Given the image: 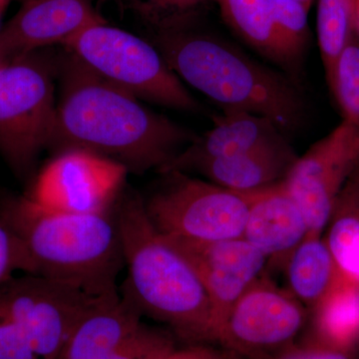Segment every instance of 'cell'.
Instances as JSON below:
<instances>
[{
  "instance_id": "obj_1",
  "label": "cell",
  "mask_w": 359,
  "mask_h": 359,
  "mask_svg": "<svg viewBox=\"0 0 359 359\" xmlns=\"http://www.w3.org/2000/svg\"><path fill=\"white\" fill-rule=\"evenodd\" d=\"M48 147L86 151L121 163L129 172L160 171L196 135L88 69L67 50Z\"/></svg>"
},
{
  "instance_id": "obj_2",
  "label": "cell",
  "mask_w": 359,
  "mask_h": 359,
  "mask_svg": "<svg viewBox=\"0 0 359 359\" xmlns=\"http://www.w3.org/2000/svg\"><path fill=\"white\" fill-rule=\"evenodd\" d=\"M114 214L128 269L120 294L183 344H214L216 320L209 294L185 255L151 222L145 201L135 192L125 194Z\"/></svg>"
},
{
  "instance_id": "obj_3",
  "label": "cell",
  "mask_w": 359,
  "mask_h": 359,
  "mask_svg": "<svg viewBox=\"0 0 359 359\" xmlns=\"http://www.w3.org/2000/svg\"><path fill=\"white\" fill-rule=\"evenodd\" d=\"M0 217L18 233L35 275L94 297L117 292L124 255L114 209L102 214L51 211L29 197H7Z\"/></svg>"
},
{
  "instance_id": "obj_4",
  "label": "cell",
  "mask_w": 359,
  "mask_h": 359,
  "mask_svg": "<svg viewBox=\"0 0 359 359\" xmlns=\"http://www.w3.org/2000/svg\"><path fill=\"white\" fill-rule=\"evenodd\" d=\"M156 45L177 76L224 111L268 118L285 136L302 127L306 106L294 80L222 40L183 28L159 32Z\"/></svg>"
},
{
  "instance_id": "obj_5",
  "label": "cell",
  "mask_w": 359,
  "mask_h": 359,
  "mask_svg": "<svg viewBox=\"0 0 359 359\" xmlns=\"http://www.w3.org/2000/svg\"><path fill=\"white\" fill-rule=\"evenodd\" d=\"M65 46L92 72L138 99L189 112L202 111L160 51L132 33L99 23Z\"/></svg>"
},
{
  "instance_id": "obj_6",
  "label": "cell",
  "mask_w": 359,
  "mask_h": 359,
  "mask_svg": "<svg viewBox=\"0 0 359 359\" xmlns=\"http://www.w3.org/2000/svg\"><path fill=\"white\" fill-rule=\"evenodd\" d=\"M33 53L0 65V154L20 174L48 147L55 118L53 68Z\"/></svg>"
},
{
  "instance_id": "obj_7",
  "label": "cell",
  "mask_w": 359,
  "mask_h": 359,
  "mask_svg": "<svg viewBox=\"0 0 359 359\" xmlns=\"http://www.w3.org/2000/svg\"><path fill=\"white\" fill-rule=\"evenodd\" d=\"M164 185L146 201L149 218L168 238L208 243L243 238L252 193H238L169 172Z\"/></svg>"
},
{
  "instance_id": "obj_8",
  "label": "cell",
  "mask_w": 359,
  "mask_h": 359,
  "mask_svg": "<svg viewBox=\"0 0 359 359\" xmlns=\"http://www.w3.org/2000/svg\"><path fill=\"white\" fill-rule=\"evenodd\" d=\"M308 318L289 290L262 276L224 316L214 344L238 359H268L297 341Z\"/></svg>"
},
{
  "instance_id": "obj_9",
  "label": "cell",
  "mask_w": 359,
  "mask_h": 359,
  "mask_svg": "<svg viewBox=\"0 0 359 359\" xmlns=\"http://www.w3.org/2000/svg\"><path fill=\"white\" fill-rule=\"evenodd\" d=\"M102 297L25 275L0 285V309L20 327L37 358L56 359L77 323Z\"/></svg>"
},
{
  "instance_id": "obj_10",
  "label": "cell",
  "mask_w": 359,
  "mask_h": 359,
  "mask_svg": "<svg viewBox=\"0 0 359 359\" xmlns=\"http://www.w3.org/2000/svg\"><path fill=\"white\" fill-rule=\"evenodd\" d=\"M133 302L104 295L84 314L56 359H157L176 346L171 332L150 327Z\"/></svg>"
},
{
  "instance_id": "obj_11",
  "label": "cell",
  "mask_w": 359,
  "mask_h": 359,
  "mask_svg": "<svg viewBox=\"0 0 359 359\" xmlns=\"http://www.w3.org/2000/svg\"><path fill=\"white\" fill-rule=\"evenodd\" d=\"M358 162L359 126L346 120L297 157L283 184L302 210L309 235L325 233L335 199Z\"/></svg>"
},
{
  "instance_id": "obj_12",
  "label": "cell",
  "mask_w": 359,
  "mask_h": 359,
  "mask_svg": "<svg viewBox=\"0 0 359 359\" xmlns=\"http://www.w3.org/2000/svg\"><path fill=\"white\" fill-rule=\"evenodd\" d=\"M128 172L102 156L65 151L42 169L29 198L51 211L102 214L114 209Z\"/></svg>"
},
{
  "instance_id": "obj_13",
  "label": "cell",
  "mask_w": 359,
  "mask_h": 359,
  "mask_svg": "<svg viewBox=\"0 0 359 359\" xmlns=\"http://www.w3.org/2000/svg\"><path fill=\"white\" fill-rule=\"evenodd\" d=\"M168 238L197 271L214 309L216 335L231 306L264 276L268 259L244 238L208 243Z\"/></svg>"
},
{
  "instance_id": "obj_14",
  "label": "cell",
  "mask_w": 359,
  "mask_h": 359,
  "mask_svg": "<svg viewBox=\"0 0 359 359\" xmlns=\"http://www.w3.org/2000/svg\"><path fill=\"white\" fill-rule=\"evenodd\" d=\"M103 22L90 0H26L0 32V58L9 61L41 47L65 45Z\"/></svg>"
},
{
  "instance_id": "obj_15",
  "label": "cell",
  "mask_w": 359,
  "mask_h": 359,
  "mask_svg": "<svg viewBox=\"0 0 359 359\" xmlns=\"http://www.w3.org/2000/svg\"><path fill=\"white\" fill-rule=\"evenodd\" d=\"M306 218L282 183L252 193L244 236L266 257L269 264L285 266L306 236Z\"/></svg>"
},
{
  "instance_id": "obj_16",
  "label": "cell",
  "mask_w": 359,
  "mask_h": 359,
  "mask_svg": "<svg viewBox=\"0 0 359 359\" xmlns=\"http://www.w3.org/2000/svg\"><path fill=\"white\" fill-rule=\"evenodd\" d=\"M285 137L268 118L243 111L224 110L223 115L215 119L209 131L196 137L159 172L187 173L199 163L244 154Z\"/></svg>"
},
{
  "instance_id": "obj_17",
  "label": "cell",
  "mask_w": 359,
  "mask_h": 359,
  "mask_svg": "<svg viewBox=\"0 0 359 359\" xmlns=\"http://www.w3.org/2000/svg\"><path fill=\"white\" fill-rule=\"evenodd\" d=\"M297 156L287 137L244 154L207 161L191 168L208 181L238 193H256L282 183Z\"/></svg>"
},
{
  "instance_id": "obj_18",
  "label": "cell",
  "mask_w": 359,
  "mask_h": 359,
  "mask_svg": "<svg viewBox=\"0 0 359 359\" xmlns=\"http://www.w3.org/2000/svg\"><path fill=\"white\" fill-rule=\"evenodd\" d=\"M231 26L264 57L297 75L299 56L283 34L273 0H219Z\"/></svg>"
},
{
  "instance_id": "obj_19",
  "label": "cell",
  "mask_w": 359,
  "mask_h": 359,
  "mask_svg": "<svg viewBox=\"0 0 359 359\" xmlns=\"http://www.w3.org/2000/svg\"><path fill=\"white\" fill-rule=\"evenodd\" d=\"M290 294L313 309L340 278L332 252L323 236L309 235L285 262Z\"/></svg>"
},
{
  "instance_id": "obj_20",
  "label": "cell",
  "mask_w": 359,
  "mask_h": 359,
  "mask_svg": "<svg viewBox=\"0 0 359 359\" xmlns=\"http://www.w3.org/2000/svg\"><path fill=\"white\" fill-rule=\"evenodd\" d=\"M325 231L340 276L359 285V162L335 199Z\"/></svg>"
},
{
  "instance_id": "obj_21",
  "label": "cell",
  "mask_w": 359,
  "mask_h": 359,
  "mask_svg": "<svg viewBox=\"0 0 359 359\" xmlns=\"http://www.w3.org/2000/svg\"><path fill=\"white\" fill-rule=\"evenodd\" d=\"M311 339L339 348L358 351L359 346V285L340 276L313 309Z\"/></svg>"
},
{
  "instance_id": "obj_22",
  "label": "cell",
  "mask_w": 359,
  "mask_h": 359,
  "mask_svg": "<svg viewBox=\"0 0 359 359\" xmlns=\"http://www.w3.org/2000/svg\"><path fill=\"white\" fill-rule=\"evenodd\" d=\"M318 39L327 79L356 30V0H318Z\"/></svg>"
},
{
  "instance_id": "obj_23",
  "label": "cell",
  "mask_w": 359,
  "mask_h": 359,
  "mask_svg": "<svg viewBox=\"0 0 359 359\" xmlns=\"http://www.w3.org/2000/svg\"><path fill=\"white\" fill-rule=\"evenodd\" d=\"M327 80L344 120L359 126V36L340 52Z\"/></svg>"
},
{
  "instance_id": "obj_24",
  "label": "cell",
  "mask_w": 359,
  "mask_h": 359,
  "mask_svg": "<svg viewBox=\"0 0 359 359\" xmlns=\"http://www.w3.org/2000/svg\"><path fill=\"white\" fill-rule=\"evenodd\" d=\"M20 271L35 275L34 264L18 233L0 217V285Z\"/></svg>"
},
{
  "instance_id": "obj_25",
  "label": "cell",
  "mask_w": 359,
  "mask_h": 359,
  "mask_svg": "<svg viewBox=\"0 0 359 359\" xmlns=\"http://www.w3.org/2000/svg\"><path fill=\"white\" fill-rule=\"evenodd\" d=\"M203 0H133L135 8L159 28V32L183 27L187 13Z\"/></svg>"
},
{
  "instance_id": "obj_26",
  "label": "cell",
  "mask_w": 359,
  "mask_h": 359,
  "mask_svg": "<svg viewBox=\"0 0 359 359\" xmlns=\"http://www.w3.org/2000/svg\"><path fill=\"white\" fill-rule=\"evenodd\" d=\"M273 7L283 34L302 57L308 37L309 7L295 0H273Z\"/></svg>"
},
{
  "instance_id": "obj_27",
  "label": "cell",
  "mask_w": 359,
  "mask_h": 359,
  "mask_svg": "<svg viewBox=\"0 0 359 359\" xmlns=\"http://www.w3.org/2000/svg\"><path fill=\"white\" fill-rule=\"evenodd\" d=\"M268 359H359L358 351L328 346L313 339L295 341Z\"/></svg>"
},
{
  "instance_id": "obj_28",
  "label": "cell",
  "mask_w": 359,
  "mask_h": 359,
  "mask_svg": "<svg viewBox=\"0 0 359 359\" xmlns=\"http://www.w3.org/2000/svg\"><path fill=\"white\" fill-rule=\"evenodd\" d=\"M0 359H39L22 330L1 309Z\"/></svg>"
},
{
  "instance_id": "obj_29",
  "label": "cell",
  "mask_w": 359,
  "mask_h": 359,
  "mask_svg": "<svg viewBox=\"0 0 359 359\" xmlns=\"http://www.w3.org/2000/svg\"><path fill=\"white\" fill-rule=\"evenodd\" d=\"M157 359H238L223 348L212 344H184L175 346Z\"/></svg>"
},
{
  "instance_id": "obj_30",
  "label": "cell",
  "mask_w": 359,
  "mask_h": 359,
  "mask_svg": "<svg viewBox=\"0 0 359 359\" xmlns=\"http://www.w3.org/2000/svg\"><path fill=\"white\" fill-rule=\"evenodd\" d=\"M356 30L359 33V1L356 0Z\"/></svg>"
},
{
  "instance_id": "obj_31",
  "label": "cell",
  "mask_w": 359,
  "mask_h": 359,
  "mask_svg": "<svg viewBox=\"0 0 359 359\" xmlns=\"http://www.w3.org/2000/svg\"><path fill=\"white\" fill-rule=\"evenodd\" d=\"M11 1V0H0V15H1L2 11H4V7L7 6V4Z\"/></svg>"
},
{
  "instance_id": "obj_32",
  "label": "cell",
  "mask_w": 359,
  "mask_h": 359,
  "mask_svg": "<svg viewBox=\"0 0 359 359\" xmlns=\"http://www.w3.org/2000/svg\"><path fill=\"white\" fill-rule=\"evenodd\" d=\"M295 1L302 2V4H306V6L309 7L311 4V0H295Z\"/></svg>"
},
{
  "instance_id": "obj_33",
  "label": "cell",
  "mask_w": 359,
  "mask_h": 359,
  "mask_svg": "<svg viewBox=\"0 0 359 359\" xmlns=\"http://www.w3.org/2000/svg\"><path fill=\"white\" fill-rule=\"evenodd\" d=\"M23 1H26V0H23Z\"/></svg>"
},
{
  "instance_id": "obj_34",
  "label": "cell",
  "mask_w": 359,
  "mask_h": 359,
  "mask_svg": "<svg viewBox=\"0 0 359 359\" xmlns=\"http://www.w3.org/2000/svg\"><path fill=\"white\" fill-rule=\"evenodd\" d=\"M358 1H359V0H358Z\"/></svg>"
}]
</instances>
